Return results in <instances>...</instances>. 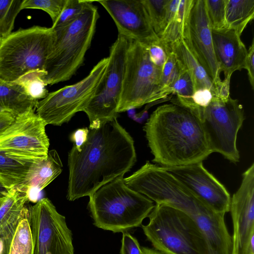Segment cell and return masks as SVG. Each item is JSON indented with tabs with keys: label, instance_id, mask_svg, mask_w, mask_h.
<instances>
[{
	"label": "cell",
	"instance_id": "cell-1",
	"mask_svg": "<svg viewBox=\"0 0 254 254\" xmlns=\"http://www.w3.org/2000/svg\"><path fill=\"white\" fill-rule=\"evenodd\" d=\"M86 141L68 155L66 197L74 201L90 196L101 187L124 176L136 161L134 141L117 118L88 128Z\"/></svg>",
	"mask_w": 254,
	"mask_h": 254
},
{
	"label": "cell",
	"instance_id": "cell-2",
	"mask_svg": "<svg viewBox=\"0 0 254 254\" xmlns=\"http://www.w3.org/2000/svg\"><path fill=\"white\" fill-rule=\"evenodd\" d=\"M143 130L160 166H179L203 161L212 153L199 119L191 111L172 103L153 112Z\"/></svg>",
	"mask_w": 254,
	"mask_h": 254
},
{
	"label": "cell",
	"instance_id": "cell-3",
	"mask_svg": "<svg viewBox=\"0 0 254 254\" xmlns=\"http://www.w3.org/2000/svg\"><path fill=\"white\" fill-rule=\"evenodd\" d=\"M93 2L87 0L81 13L73 21L53 28L55 40L44 67L47 85L69 80L83 63L99 17Z\"/></svg>",
	"mask_w": 254,
	"mask_h": 254
},
{
	"label": "cell",
	"instance_id": "cell-4",
	"mask_svg": "<svg viewBox=\"0 0 254 254\" xmlns=\"http://www.w3.org/2000/svg\"><path fill=\"white\" fill-rule=\"evenodd\" d=\"M124 176L101 187L89 197L94 225L114 233L140 226L154 207L152 200L128 188Z\"/></svg>",
	"mask_w": 254,
	"mask_h": 254
},
{
	"label": "cell",
	"instance_id": "cell-5",
	"mask_svg": "<svg viewBox=\"0 0 254 254\" xmlns=\"http://www.w3.org/2000/svg\"><path fill=\"white\" fill-rule=\"evenodd\" d=\"M148 217L142 228L154 249L164 254H212L203 233L183 211L158 203Z\"/></svg>",
	"mask_w": 254,
	"mask_h": 254
},
{
	"label": "cell",
	"instance_id": "cell-6",
	"mask_svg": "<svg viewBox=\"0 0 254 254\" xmlns=\"http://www.w3.org/2000/svg\"><path fill=\"white\" fill-rule=\"evenodd\" d=\"M55 40L52 28L33 26L0 40V79L13 82L25 73L44 70Z\"/></svg>",
	"mask_w": 254,
	"mask_h": 254
},
{
	"label": "cell",
	"instance_id": "cell-7",
	"mask_svg": "<svg viewBox=\"0 0 254 254\" xmlns=\"http://www.w3.org/2000/svg\"><path fill=\"white\" fill-rule=\"evenodd\" d=\"M193 114L202 124L211 152L219 153L232 163L238 162L237 137L245 120L243 106L238 100L231 96L225 100L213 97L207 106L197 107Z\"/></svg>",
	"mask_w": 254,
	"mask_h": 254
},
{
	"label": "cell",
	"instance_id": "cell-8",
	"mask_svg": "<svg viewBox=\"0 0 254 254\" xmlns=\"http://www.w3.org/2000/svg\"><path fill=\"white\" fill-rule=\"evenodd\" d=\"M161 73L150 61L146 46L132 40L127 54L118 113L161 99Z\"/></svg>",
	"mask_w": 254,
	"mask_h": 254
},
{
	"label": "cell",
	"instance_id": "cell-9",
	"mask_svg": "<svg viewBox=\"0 0 254 254\" xmlns=\"http://www.w3.org/2000/svg\"><path fill=\"white\" fill-rule=\"evenodd\" d=\"M101 60L83 79L48 93L35 107L37 115L47 125L61 126L77 112L83 111L92 99L108 64Z\"/></svg>",
	"mask_w": 254,
	"mask_h": 254
},
{
	"label": "cell",
	"instance_id": "cell-10",
	"mask_svg": "<svg viewBox=\"0 0 254 254\" xmlns=\"http://www.w3.org/2000/svg\"><path fill=\"white\" fill-rule=\"evenodd\" d=\"M131 41L118 34L110 48L104 75L83 111L90 122L89 128L98 127L102 123L118 117L127 54Z\"/></svg>",
	"mask_w": 254,
	"mask_h": 254
},
{
	"label": "cell",
	"instance_id": "cell-11",
	"mask_svg": "<svg viewBox=\"0 0 254 254\" xmlns=\"http://www.w3.org/2000/svg\"><path fill=\"white\" fill-rule=\"evenodd\" d=\"M46 126L34 108L16 116L13 122L0 134V152L33 162L46 159L50 145Z\"/></svg>",
	"mask_w": 254,
	"mask_h": 254
},
{
	"label": "cell",
	"instance_id": "cell-12",
	"mask_svg": "<svg viewBox=\"0 0 254 254\" xmlns=\"http://www.w3.org/2000/svg\"><path fill=\"white\" fill-rule=\"evenodd\" d=\"M33 254H74L72 234L65 218L43 198L28 207Z\"/></svg>",
	"mask_w": 254,
	"mask_h": 254
},
{
	"label": "cell",
	"instance_id": "cell-13",
	"mask_svg": "<svg viewBox=\"0 0 254 254\" xmlns=\"http://www.w3.org/2000/svg\"><path fill=\"white\" fill-rule=\"evenodd\" d=\"M233 224L232 254H248L254 242V164L242 175L240 187L231 197Z\"/></svg>",
	"mask_w": 254,
	"mask_h": 254
},
{
	"label": "cell",
	"instance_id": "cell-14",
	"mask_svg": "<svg viewBox=\"0 0 254 254\" xmlns=\"http://www.w3.org/2000/svg\"><path fill=\"white\" fill-rule=\"evenodd\" d=\"M162 167L214 211L224 214L229 212L231 197L229 192L204 167L202 161Z\"/></svg>",
	"mask_w": 254,
	"mask_h": 254
},
{
	"label": "cell",
	"instance_id": "cell-15",
	"mask_svg": "<svg viewBox=\"0 0 254 254\" xmlns=\"http://www.w3.org/2000/svg\"><path fill=\"white\" fill-rule=\"evenodd\" d=\"M114 20L118 34L146 46L159 41L142 0H97Z\"/></svg>",
	"mask_w": 254,
	"mask_h": 254
},
{
	"label": "cell",
	"instance_id": "cell-16",
	"mask_svg": "<svg viewBox=\"0 0 254 254\" xmlns=\"http://www.w3.org/2000/svg\"><path fill=\"white\" fill-rule=\"evenodd\" d=\"M211 32L205 0H193L187 33L183 38L212 80L215 86L222 80L219 65L213 50Z\"/></svg>",
	"mask_w": 254,
	"mask_h": 254
},
{
	"label": "cell",
	"instance_id": "cell-17",
	"mask_svg": "<svg viewBox=\"0 0 254 254\" xmlns=\"http://www.w3.org/2000/svg\"><path fill=\"white\" fill-rule=\"evenodd\" d=\"M211 33L213 50L220 71H223L224 79H231L235 71L245 68L248 50L241 36L233 30L212 29Z\"/></svg>",
	"mask_w": 254,
	"mask_h": 254
},
{
	"label": "cell",
	"instance_id": "cell-18",
	"mask_svg": "<svg viewBox=\"0 0 254 254\" xmlns=\"http://www.w3.org/2000/svg\"><path fill=\"white\" fill-rule=\"evenodd\" d=\"M166 46L174 53L178 61L190 74L194 86V92L199 90L209 89L213 96L214 85L213 81L192 53L186 40L182 38Z\"/></svg>",
	"mask_w": 254,
	"mask_h": 254
},
{
	"label": "cell",
	"instance_id": "cell-19",
	"mask_svg": "<svg viewBox=\"0 0 254 254\" xmlns=\"http://www.w3.org/2000/svg\"><path fill=\"white\" fill-rule=\"evenodd\" d=\"M193 0H169L164 28L159 36L167 45L183 38Z\"/></svg>",
	"mask_w": 254,
	"mask_h": 254
},
{
	"label": "cell",
	"instance_id": "cell-20",
	"mask_svg": "<svg viewBox=\"0 0 254 254\" xmlns=\"http://www.w3.org/2000/svg\"><path fill=\"white\" fill-rule=\"evenodd\" d=\"M62 162L57 151L49 150L46 159L32 162L24 181L17 187L33 188L41 191L62 173Z\"/></svg>",
	"mask_w": 254,
	"mask_h": 254
},
{
	"label": "cell",
	"instance_id": "cell-21",
	"mask_svg": "<svg viewBox=\"0 0 254 254\" xmlns=\"http://www.w3.org/2000/svg\"><path fill=\"white\" fill-rule=\"evenodd\" d=\"M37 102L29 97L22 87L14 82L0 79V112L16 116L31 108H35Z\"/></svg>",
	"mask_w": 254,
	"mask_h": 254
},
{
	"label": "cell",
	"instance_id": "cell-22",
	"mask_svg": "<svg viewBox=\"0 0 254 254\" xmlns=\"http://www.w3.org/2000/svg\"><path fill=\"white\" fill-rule=\"evenodd\" d=\"M29 201L25 191L18 187L9 190L0 207V233L19 222Z\"/></svg>",
	"mask_w": 254,
	"mask_h": 254
},
{
	"label": "cell",
	"instance_id": "cell-23",
	"mask_svg": "<svg viewBox=\"0 0 254 254\" xmlns=\"http://www.w3.org/2000/svg\"><path fill=\"white\" fill-rule=\"evenodd\" d=\"M254 17V0H226V28L234 30L241 36Z\"/></svg>",
	"mask_w": 254,
	"mask_h": 254
},
{
	"label": "cell",
	"instance_id": "cell-24",
	"mask_svg": "<svg viewBox=\"0 0 254 254\" xmlns=\"http://www.w3.org/2000/svg\"><path fill=\"white\" fill-rule=\"evenodd\" d=\"M32 162L0 152V183L9 190L19 186L24 181Z\"/></svg>",
	"mask_w": 254,
	"mask_h": 254
},
{
	"label": "cell",
	"instance_id": "cell-25",
	"mask_svg": "<svg viewBox=\"0 0 254 254\" xmlns=\"http://www.w3.org/2000/svg\"><path fill=\"white\" fill-rule=\"evenodd\" d=\"M33 251L29 212L26 206L11 241L8 254H33Z\"/></svg>",
	"mask_w": 254,
	"mask_h": 254
},
{
	"label": "cell",
	"instance_id": "cell-26",
	"mask_svg": "<svg viewBox=\"0 0 254 254\" xmlns=\"http://www.w3.org/2000/svg\"><path fill=\"white\" fill-rule=\"evenodd\" d=\"M46 74L44 70H32L25 73L13 82L21 86L29 97L38 102L49 93L44 79Z\"/></svg>",
	"mask_w": 254,
	"mask_h": 254
},
{
	"label": "cell",
	"instance_id": "cell-27",
	"mask_svg": "<svg viewBox=\"0 0 254 254\" xmlns=\"http://www.w3.org/2000/svg\"><path fill=\"white\" fill-rule=\"evenodd\" d=\"M23 0H0V40L12 32Z\"/></svg>",
	"mask_w": 254,
	"mask_h": 254
},
{
	"label": "cell",
	"instance_id": "cell-28",
	"mask_svg": "<svg viewBox=\"0 0 254 254\" xmlns=\"http://www.w3.org/2000/svg\"><path fill=\"white\" fill-rule=\"evenodd\" d=\"M142 1L151 26L159 38L164 28L169 0H142Z\"/></svg>",
	"mask_w": 254,
	"mask_h": 254
},
{
	"label": "cell",
	"instance_id": "cell-29",
	"mask_svg": "<svg viewBox=\"0 0 254 254\" xmlns=\"http://www.w3.org/2000/svg\"><path fill=\"white\" fill-rule=\"evenodd\" d=\"M183 69V67L178 61L174 53L169 50L161 73L160 83V98L168 95V88L178 77Z\"/></svg>",
	"mask_w": 254,
	"mask_h": 254
},
{
	"label": "cell",
	"instance_id": "cell-30",
	"mask_svg": "<svg viewBox=\"0 0 254 254\" xmlns=\"http://www.w3.org/2000/svg\"><path fill=\"white\" fill-rule=\"evenodd\" d=\"M66 0H23L21 8L41 9L50 16L53 24L59 18Z\"/></svg>",
	"mask_w": 254,
	"mask_h": 254
},
{
	"label": "cell",
	"instance_id": "cell-31",
	"mask_svg": "<svg viewBox=\"0 0 254 254\" xmlns=\"http://www.w3.org/2000/svg\"><path fill=\"white\" fill-rule=\"evenodd\" d=\"M207 17L212 30L226 28V0H204Z\"/></svg>",
	"mask_w": 254,
	"mask_h": 254
},
{
	"label": "cell",
	"instance_id": "cell-32",
	"mask_svg": "<svg viewBox=\"0 0 254 254\" xmlns=\"http://www.w3.org/2000/svg\"><path fill=\"white\" fill-rule=\"evenodd\" d=\"M87 1L66 0L60 15L51 27L52 28L59 27L75 20L82 12Z\"/></svg>",
	"mask_w": 254,
	"mask_h": 254
},
{
	"label": "cell",
	"instance_id": "cell-33",
	"mask_svg": "<svg viewBox=\"0 0 254 254\" xmlns=\"http://www.w3.org/2000/svg\"><path fill=\"white\" fill-rule=\"evenodd\" d=\"M192 79L184 68L179 75L167 89L168 95L175 94L176 97L190 98L194 93Z\"/></svg>",
	"mask_w": 254,
	"mask_h": 254
},
{
	"label": "cell",
	"instance_id": "cell-34",
	"mask_svg": "<svg viewBox=\"0 0 254 254\" xmlns=\"http://www.w3.org/2000/svg\"><path fill=\"white\" fill-rule=\"evenodd\" d=\"M150 61L157 68L162 70L167 58L166 45L160 40L146 46Z\"/></svg>",
	"mask_w": 254,
	"mask_h": 254
},
{
	"label": "cell",
	"instance_id": "cell-35",
	"mask_svg": "<svg viewBox=\"0 0 254 254\" xmlns=\"http://www.w3.org/2000/svg\"><path fill=\"white\" fill-rule=\"evenodd\" d=\"M142 250L136 238L127 232L123 233L121 254H141Z\"/></svg>",
	"mask_w": 254,
	"mask_h": 254
},
{
	"label": "cell",
	"instance_id": "cell-36",
	"mask_svg": "<svg viewBox=\"0 0 254 254\" xmlns=\"http://www.w3.org/2000/svg\"><path fill=\"white\" fill-rule=\"evenodd\" d=\"M18 223H15L0 233V254H9L11 242Z\"/></svg>",
	"mask_w": 254,
	"mask_h": 254
},
{
	"label": "cell",
	"instance_id": "cell-37",
	"mask_svg": "<svg viewBox=\"0 0 254 254\" xmlns=\"http://www.w3.org/2000/svg\"><path fill=\"white\" fill-rule=\"evenodd\" d=\"M191 98L196 106L204 108L210 102L213 95L210 90L202 89L194 92Z\"/></svg>",
	"mask_w": 254,
	"mask_h": 254
},
{
	"label": "cell",
	"instance_id": "cell-38",
	"mask_svg": "<svg viewBox=\"0 0 254 254\" xmlns=\"http://www.w3.org/2000/svg\"><path fill=\"white\" fill-rule=\"evenodd\" d=\"M245 69L247 70L249 80L252 89L254 88V41L253 39L248 50Z\"/></svg>",
	"mask_w": 254,
	"mask_h": 254
},
{
	"label": "cell",
	"instance_id": "cell-39",
	"mask_svg": "<svg viewBox=\"0 0 254 254\" xmlns=\"http://www.w3.org/2000/svg\"><path fill=\"white\" fill-rule=\"evenodd\" d=\"M231 79H224L223 80L214 86V93L213 97L225 100L230 97V86Z\"/></svg>",
	"mask_w": 254,
	"mask_h": 254
},
{
	"label": "cell",
	"instance_id": "cell-40",
	"mask_svg": "<svg viewBox=\"0 0 254 254\" xmlns=\"http://www.w3.org/2000/svg\"><path fill=\"white\" fill-rule=\"evenodd\" d=\"M89 129L87 127L78 128L73 132L70 136V139L73 142V145L79 149L86 141Z\"/></svg>",
	"mask_w": 254,
	"mask_h": 254
},
{
	"label": "cell",
	"instance_id": "cell-41",
	"mask_svg": "<svg viewBox=\"0 0 254 254\" xmlns=\"http://www.w3.org/2000/svg\"><path fill=\"white\" fill-rule=\"evenodd\" d=\"M15 117L9 113L0 112V134L13 122Z\"/></svg>",
	"mask_w": 254,
	"mask_h": 254
},
{
	"label": "cell",
	"instance_id": "cell-42",
	"mask_svg": "<svg viewBox=\"0 0 254 254\" xmlns=\"http://www.w3.org/2000/svg\"><path fill=\"white\" fill-rule=\"evenodd\" d=\"M141 254H164L155 249H150L146 247H142Z\"/></svg>",
	"mask_w": 254,
	"mask_h": 254
},
{
	"label": "cell",
	"instance_id": "cell-43",
	"mask_svg": "<svg viewBox=\"0 0 254 254\" xmlns=\"http://www.w3.org/2000/svg\"><path fill=\"white\" fill-rule=\"evenodd\" d=\"M9 190L0 183V198L5 197L8 194Z\"/></svg>",
	"mask_w": 254,
	"mask_h": 254
},
{
	"label": "cell",
	"instance_id": "cell-44",
	"mask_svg": "<svg viewBox=\"0 0 254 254\" xmlns=\"http://www.w3.org/2000/svg\"><path fill=\"white\" fill-rule=\"evenodd\" d=\"M5 197H3V198H0V206L1 205V204H2V203L3 202Z\"/></svg>",
	"mask_w": 254,
	"mask_h": 254
}]
</instances>
